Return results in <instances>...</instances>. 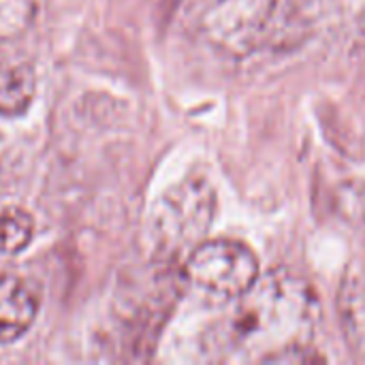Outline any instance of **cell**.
<instances>
[{"label":"cell","instance_id":"6","mask_svg":"<svg viewBox=\"0 0 365 365\" xmlns=\"http://www.w3.org/2000/svg\"><path fill=\"white\" fill-rule=\"evenodd\" d=\"M36 92L34 68L24 60L0 62V115L15 118L28 111Z\"/></svg>","mask_w":365,"mask_h":365},{"label":"cell","instance_id":"10","mask_svg":"<svg viewBox=\"0 0 365 365\" xmlns=\"http://www.w3.org/2000/svg\"><path fill=\"white\" fill-rule=\"evenodd\" d=\"M357 30H359V34L365 38V4L364 9H361V13H359V19H357Z\"/></svg>","mask_w":365,"mask_h":365},{"label":"cell","instance_id":"4","mask_svg":"<svg viewBox=\"0 0 365 365\" xmlns=\"http://www.w3.org/2000/svg\"><path fill=\"white\" fill-rule=\"evenodd\" d=\"M41 306L34 282L19 274H0V344H11L26 336L36 321Z\"/></svg>","mask_w":365,"mask_h":365},{"label":"cell","instance_id":"5","mask_svg":"<svg viewBox=\"0 0 365 365\" xmlns=\"http://www.w3.org/2000/svg\"><path fill=\"white\" fill-rule=\"evenodd\" d=\"M272 0H218L207 17L210 34L225 45H244L269 13Z\"/></svg>","mask_w":365,"mask_h":365},{"label":"cell","instance_id":"3","mask_svg":"<svg viewBox=\"0 0 365 365\" xmlns=\"http://www.w3.org/2000/svg\"><path fill=\"white\" fill-rule=\"evenodd\" d=\"M261 276L259 259L237 240H210L195 246L186 261V278L207 295L237 299Z\"/></svg>","mask_w":365,"mask_h":365},{"label":"cell","instance_id":"8","mask_svg":"<svg viewBox=\"0 0 365 365\" xmlns=\"http://www.w3.org/2000/svg\"><path fill=\"white\" fill-rule=\"evenodd\" d=\"M34 235V218L21 207L0 210V255L13 257L28 248Z\"/></svg>","mask_w":365,"mask_h":365},{"label":"cell","instance_id":"2","mask_svg":"<svg viewBox=\"0 0 365 365\" xmlns=\"http://www.w3.org/2000/svg\"><path fill=\"white\" fill-rule=\"evenodd\" d=\"M216 190L207 178L190 175L173 184L154 205L150 229L163 252L175 255L199 246L212 227Z\"/></svg>","mask_w":365,"mask_h":365},{"label":"cell","instance_id":"1","mask_svg":"<svg viewBox=\"0 0 365 365\" xmlns=\"http://www.w3.org/2000/svg\"><path fill=\"white\" fill-rule=\"evenodd\" d=\"M233 302L222 327L227 351L267 364L291 349L308 346L321 314L314 289L284 269L259 276Z\"/></svg>","mask_w":365,"mask_h":365},{"label":"cell","instance_id":"9","mask_svg":"<svg viewBox=\"0 0 365 365\" xmlns=\"http://www.w3.org/2000/svg\"><path fill=\"white\" fill-rule=\"evenodd\" d=\"M45 0H0V41L26 34L38 19Z\"/></svg>","mask_w":365,"mask_h":365},{"label":"cell","instance_id":"7","mask_svg":"<svg viewBox=\"0 0 365 365\" xmlns=\"http://www.w3.org/2000/svg\"><path fill=\"white\" fill-rule=\"evenodd\" d=\"M338 317L349 349L365 357V278L346 276L338 293Z\"/></svg>","mask_w":365,"mask_h":365}]
</instances>
